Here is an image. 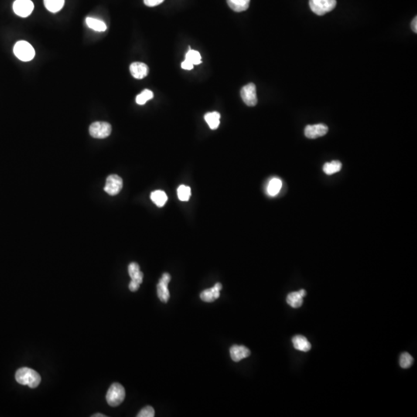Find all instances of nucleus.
<instances>
[{
  "label": "nucleus",
  "mask_w": 417,
  "mask_h": 417,
  "mask_svg": "<svg viewBox=\"0 0 417 417\" xmlns=\"http://www.w3.org/2000/svg\"><path fill=\"white\" fill-rule=\"evenodd\" d=\"M15 380L21 385L28 386L30 388H36L40 383L41 377L35 370L23 367L15 373Z\"/></svg>",
  "instance_id": "f257e3e1"
},
{
  "label": "nucleus",
  "mask_w": 417,
  "mask_h": 417,
  "mask_svg": "<svg viewBox=\"0 0 417 417\" xmlns=\"http://www.w3.org/2000/svg\"><path fill=\"white\" fill-rule=\"evenodd\" d=\"M125 398V390L119 383H113L107 391L106 400L111 407H115L122 404Z\"/></svg>",
  "instance_id": "f03ea898"
},
{
  "label": "nucleus",
  "mask_w": 417,
  "mask_h": 417,
  "mask_svg": "<svg viewBox=\"0 0 417 417\" xmlns=\"http://www.w3.org/2000/svg\"><path fill=\"white\" fill-rule=\"evenodd\" d=\"M13 51L15 56L24 62L30 61L35 56L34 49L26 41H18L14 46Z\"/></svg>",
  "instance_id": "7ed1b4c3"
},
{
  "label": "nucleus",
  "mask_w": 417,
  "mask_h": 417,
  "mask_svg": "<svg viewBox=\"0 0 417 417\" xmlns=\"http://www.w3.org/2000/svg\"><path fill=\"white\" fill-rule=\"evenodd\" d=\"M336 0H309V5L314 13L324 15L336 8Z\"/></svg>",
  "instance_id": "20e7f679"
},
{
  "label": "nucleus",
  "mask_w": 417,
  "mask_h": 417,
  "mask_svg": "<svg viewBox=\"0 0 417 417\" xmlns=\"http://www.w3.org/2000/svg\"><path fill=\"white\" fill-rule=\"evenodd\" d=\"M89 132L93 138L103 139L111 135V124L104 121H97L90 125Z\"/></svg>",
  "instance_id": "39448f33"
},
{
  "label": "nucleus",
  "mask_w": 417,
  "mask_h": 417,
  "mask_svg": "<svg viewBox=\"0 0 417 417\" xmlns=\"http://www.w3.org/2000/svg\"><path fill=\"white\" fill-rule=\"evenodd\" d=\"M170 281V274L164 273L157 285V294H158V298L164 303H167L170 298V294H169V288H168Z\"/></svg>",
  "instance_id": "423d86ee"
},
{
  "label": "nucleus",
  "mask_w": 417,
  "mask_h": 417,
  "mask_svg": "<svg viewBox=\"0 0 417 417\" xmlns=\"http://www.w3.org/2000/svg\"><path fill=\"white\" fill-rule=\"evenodd\" d=\"M240 95L247 106L254 107L257 104V88L254 83H250L242 87Z\"/></svg>",
  "instance_id": "0eeeda50"
},
{
  "label": "nucleus",
  "mask_w": 417,
  "mask_h": 417,
  "mask_svg": "<svg viewBox=\"0 0 417 417\" xmlns=\"http://www.w3.org/2000/svg\"><path fill=\"white\" fill-rule=\"evenodd\" d=\"M34 9V4L31 0H15L13 3V11L20 17H27Z\"/></svg>",
  "instance_id": "6e6552de"
},
{
  "label": "nucleus",
  "mask_w": 417,
  "mask_h": 417,
  "mask_svg": "<svg viewBox=\"0 0 417 417\" xmlns=\"http://www.w3.org/2000/svg\"><path fill=\"white\" fill-rule=\"evenodd\" d=\"M123 181L120 176L117 175H111L107 178L104 191L110 196H116L122 189Z\"/></svg>",
  "instance_id": "1a4fd4ad"
},
{
  "label": "nucleus",
  "mask_w": 417,
  "mask_h": 417,
  "mask_svg": "<svg viewBox=\"0 0 417 417\" xmlns=\"http://www.w3.org/2000/svg\"><path fill=\"white\" fill-rule=\"evenodd\" d=\"M329 131V128L327 125L324 124H313V125H308L305 129V136L311 139L319 138L324 136Z\"/></svg>",
  "instance_id": "9d476101"
},
{
  "label": "nucleus",
  "mask_w": 417,
  "mask_h": 417,
  "mask_svg": "<svg viewBox=\"0 0 417 417\" xmlns=\"http://www.w3.org/2000/svg\"><path fill=\"white\" fill-rule=\"evenodd\" d=\"M222 285L220 283H216V285L210 289H206L200 294V298L205 302H213L215 300L218 299L220 295Z\"/></svg>",
  "instance_id": "9b49d317"
},
{
  "label": "nucleus",
  "mask_w": 417,
  "mask_h": 417,
  "mask_svg": "<svg viewBox=\"0 0 417 417\" xmlns=\"http://www.w3.org/2000/svg\"><path fill=\"white\" fill-rule=\"evenodd\" d=\"M148 66L141 62H135L130 66V72L136 79H143L148 74Z\"/></svg>",
  "instance_id": "f8f14e48"
},
{
  "label": "nucleus",
  "mask_w": 417,
  "mask_h": 417,
  "mask_svg": "<svg viewBox=\"0 0 417 417\" xmlns=\"http://www.w3.org/2000/svg\"><path fill=\"white\" fill-rule=\"evenodd\" d=\"M230 356L233 361L240 362L250 356V351L245 346H233L230 348Z\"/></svg>",
  "instance_id": "ddd939ff"
},
{
  "label": "nucleus",
  "mask_w": 417,
  "mask_h": 417,
  "mask_svg": "<svg viewBox=\"0 0 417 417\" xmlns=\"http://www.w3.org/2000/svg\"><path fill=\"white\" fill-rule=\"evenodd\" d=\"M292 343L294 344V347L297 349V350H299L301 352H304V353H307V352L309 351L310 350L311 348H312V346H311L310 343L308 342V339L303 336H296L292 339Z\"/></svg>",
  "instance_id": "4468645a"
},
{
  "label": "nucleus",
  "mask_w": 417,
  "mask_h": 417,
  "mask_svg": "<svg viewBox=\"0 0 417 417\" xmlns=\"http://www.w3.org/2000/svg\"><path fill=\"white\" fill-rule=\"evenodd\" d=\"M128 274L131 281H135L141 285L143 281V273L140 271L139 265L137 263H131L128 266Z\"/></svg>",
  "instance_id": "2eb2a0df"
},
{
  "label": "nucleus",
  "mask_w": 417,
  "mask_h": 417,
  "mask_svg": "<svg viewBox=\"0 0 417 417\" xmlns=\"http://www.w3.org/2000/svg\"><path fill=\"white\" fill-rule=\"evenodd\" d=\"M227 2L232 10L240 12L248 9L250 0H227Z\"/></svg>",
  "instance_id": "dca6fc26"
},
{
  "label": "nucleus",
  "mask_w": 417,
  "mask_h": 417,
  "mask_svg": "<svg viewBox=\"0 0 417 417\" xmlns=\"http://www.w3.org/2000/svg\"><path fill=\"white\" fill-rule=\"evenodd\" d=\"M205 120L208 125L212 130H216L220 125V114L219 112L213 111V112L207 113L205 114Z\"/></svg>",
  "instance_id": "f3484780"
},
{
  "label": "nucleus",
  "mask_w": 417,
  "mask_h": 417,
  "mask_svg": "<svg viewBox=\"0 0 417 417\" xmlns=\"http://www.w3.org/2000/svg\"><path fill=\"white\" fill-rule=\"evenodd\" d=\"M151 199L158 207H162L168 200L166 193L162 190H155L151 193Z\"/></svg>",
  "instance_id": "a211bd4d"
},
{
  "label": "nucleus",
  "mask_w": 417,
  "mask_h": 417,
  "mask_svg": "<svg viewBox=\"0 0 417 417\" xmlns=\"http://www.w3.org/2000/svg\"><path fill=\"white\" fill-rule=\"evenodd\" d=\"M43 2L48 11L56 13L61 10L64 5L65 0H43Z\"/></svg>",
  "instance_id": "6ab92c4d"
},
{
  "label": "nucleus",
  "mask_w": 417,
  "mask_h": 417,
  "mask_svg": "<svg viewBox=\"0 0 417 417\" xmlns=\"http://www.w3.org/2000/svg\"><path fill=\"white\" fill-rule=\"evenodd\" d=\"M282 187V182L278 178H274L270 181L267 187L268 194L271 196H275L280 193Z\"/></svg>",
  "instance_id": "aec40b11"
},
{
  "label": "nucleus",
  "mask_w": 417,
  "mask_h": 417,
  "mask_svg": "<svg viewBox=\"0 0 417 417\" xmlns=\"http://www.w3.org/2000/svg\"><path fill=\"white\" fill-rule=\"evenodd\" d=\"M86 23L87 26L90 29H94L97 32H104L107 29V26L103 21L100 19H94L92 17H87L86 19Z\"/></svg>",
  "instance_id": "412c9836"
},
{
  "label": "nucleus",
  "mask_w": 417,
  "mask_h": 417,
  "mask_svg": "<svg viewBox=\"0 0 417 417\" xmlns=\"http://www.w3.org/2000/svg\"><path fill=\"white\" fill-rule=\"evenodd\" d=\"M287 302L290 306L294 308H298L303 304V297L300 295L298 291L291 292L288 295Z\"/></svg>",
  "instance_id": "4be33fe9"
},
{
  "label": "nucleus",
  "mask_w": 417,
  "mask_h": 417,
  "mask_svg": "<svg viewBox=\"0 0 417 417\" xmlns=\"http://www.w3.org/2000/svg\"><path fill=\"white\" fill-rule=\"evenodd\" d=\"M342 167H343V165L339 161H332V162L325 163L324 165L323 171L327 175H332V174L339 172L342 169Z\"/></svg>",
  "instance_id": "5701e85b"
},
{
  "label": "nucleus",
  "mask_w": 417,
  "mask_h": 417,
  "mask_svg": "<svg viewBox=\"0 0 417 417\" xmlns=\"http://www.w3.org/2000/svg\"><path fill=\"white\" fill-rule=\"evenodd\" d=\"M178 197L179 200L182 202H186L189 200L191 196L190 187L184 185H181L177 189Z\"/></svg>",
  "instance_id": "b1692460"
},
{
  "label": "nucleus",
  "mask_w": 417,
  "mask_h": 417,
  "mask_svg": "<svg viewBox=\"0 0 417 417\" xmlns=\"http://www.w3.org/2000/svg\"><path fill=\"white\" fill-rule=\"evenodd\" d=\"M154 94L152 91L148 89L144 90L141 94H138L136 97V103L140 105H143L147 101L153 98Z\"/></svg>",
  "instance_id": "393cba45"
},
{
  "label": "nucleus",
  "mask_w": 417,
  "mask_h": 417,
  "mask_svg": "<svg viewBox=\"0 0 417 417\" xmlns=\"http://www.w3.org/2000/svg\"><path fill=\"white\" fill-rule=\"evenodd\" d=\"M186 60L190 61L193 65H199L202 63L201 55L196 50H193L189 48V51L186 55Z\"/></svg>",
  "instance_id": "a878e982"
},
{
  "label": "nucleus",
  "mask_w": 417,
  "mask_h": 417,
  "mask_svg": "<svg viewBox=\"0 0 417 417\" xmlns=\"http://www.w3.org/2000/svg\"><path fill=\"white\" fill-rule=\"evenodd\" d=\"M414 358L409 353H404L400 356V364L402 368H410L414 363Z\"/></svg>",
  "instance_id": "bb28decb"
},
{
  "label": "nucleus",
  "mask_w": 417,
  "mask_h": 417,
  "mask_svg": "<svg viewBox=\"0 0 417 417\" xmlns=\"http://www.w3.org/2000/svg\"><path fill=\"white\" fill-rule=\"evenodd\" d=\"M138 417H155V411L152 407H145L138 413Z\"/></svg>",
  "instance_id": "cd10ccee"
},
{
  "label": "nucleus",
  "mask_w": 417,
  "mask_h": 417,
  "mask_svg": "<svg viewBox=\"0 0 417 417\" xmlns=\"http://www.w3.org/2000/svg\"><path fill=\"white\" fill-rule=\"evenodd\" d=\"M164 2V0H144L145 5L149 7L156 6Z\"/></svg>",
  "instance_id": "c85d7f7f"
},
{
  "label": "nucleus",
  "mask_w": 417,
  "mask_h": 417,
  "mask_svg": "<svg viewBox=\"0 0 417 417\" xmlns=\"http://www.w3.org/2000/svg\"><path fill=\"white\" fill-rule=\"evenodd\" d=\"M193 66H194V65L191 63L190 61H189V60H186V59L182 63V68L184 69V70H193Z\"/></svg>",
  "instance_id": "c756f323"
},
{
  "label": "nucleus",
  "mask_w": 417,
  "mask_h": 417,
  "mask_svg": "<svg viewBox=\"0 0 417 417\" xmlns=\"http://www.w3.org/2000/svg\"><path fill=\"white\" fill-rule=\"evenodd\" d=\"M140 284L138 283L135 282L134 281H131L129 284V289L130 291H132V292H135V291H138V288H139Z\"/></svg>",
  "instance_id": "7c9ffc66"
},
{
  "label": "nucleus",
  "mask_w": 417,
  "mask_h": 417,
  "mask_svg": "<svg viewBox=\"0 0 417 417\" xmlns=\"http://www.w3.org/2000/svg\"><path fill=\"white\" fill-rule=\"evenodd\" d=\"M417 16H416V17L414 18V19H413L412 23H411V27H412L413 31H414V32H416V33H417Z\"/></svg>",
  "instance_id": "2f4dec72"
},
{
  "label": "nucleus",
  "mask_w": 417,
  "mask_h": 417,
  "mask_svg": "<svg viewBox=\"0 0 417 417\" xmlns=\"http://www.w3.org/2000/svg\"><path fill=\"white\" fill-rule=\"evenodd\" d=\"M298 292H299L300 295H302L303 298L304 297L306 296V291H305V290H300V291H298Z\"/></svg>",
  "instance_id": "473e14b6"
},
{
  "label": "nucleus",
  "mask_w": 417,
  "mask_h": 417,
  "mask_svg": "<svg viewBox=\"0 0 417 417\" xmlns=\"http://www.w3.org/2000/svg\"><path fill=\"white\" fill-rule=\"evenodd\" d=\"M92 417H105L106 416L105 415H103V414H94V415H93Z\"/></svg>",
  "instance_id": "72a5a7b5"
}]
</instances>
